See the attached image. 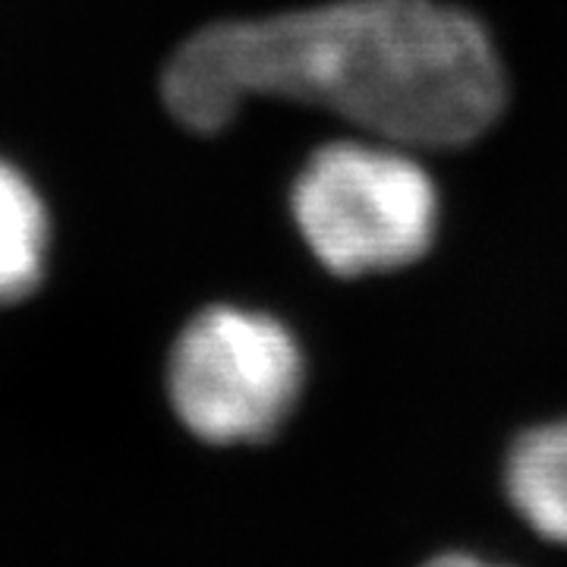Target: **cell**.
<instances>
[{
	"mask_svg": "<svg viewBox=\"0 0 567 567\" xmlns=\"http://www.w3.org/2000/svg\"><path fill=\"white\" fill-rule=\"evenodd\" d=\"M423 567H505V565H488L476 555H466V551H447V555H435L432 561H425Z\"/></svg>",
	"mask_w": 567,
	"mask_h": 567,
	"instance_id": "8992f818",
	"label": "cell"
},
{
	"mask_svg": "<svg viewBox=\"0 0 567 567\" xmlns=\"http://www.w3.org/2000/svg\"><path fill=\"white\" fill-rule=\"evenodd\" d=\"M252 95L316 104L406 148L483 136L507 99L483 22L439 0H338L196 32L164 70V102L218 133Z\"/></svg>",
	"mask_w": 567,
	"mask_h": 567,
	"instance_id": "6da1fadb",
	"label": "cell"
},
{
	"mask_svg": "<svg viewBox=\"0 0 567 567\" xmlns=\"http://www.w3.org/2000/svg\"><path fill=\"white\" fill-rule=\"evenodd\" d=\"M303 353L278 319L212 306L183 328L171 353V401L205 442H262L290 416Z\"/></svg>",
	"mask_w": 567,
	"mask_h": 567,
	"instance_id": "3957f363",
	"label": "cell"
},
{
	"mask_svg": "<svg viewBox=\"0 0 567 567\" xmlns=\"http://www.w3.org/2000/svg\"><path fill=\"white\" fill-rule=\"evenodd\" d=\"M290 208L312 256L341 278L416 262L439 227L429 171L385 140L322 145L293 183Z\"/></svg>",
	"mask_w": 567,
	"mask_h": 567,
	"instance_id": "7a4b0ae2",
	"label": "cell"
},
{
	"mask_svg": "<svg viewBox=\"0 0 567 567\" xmlns=\"http://www.w3.org/2000/svg\"><path fill=\"white\" fill-rule=\"evenodd\" d=\"M505 488L529 527L567 546V420L533 425L511 445Z\"/></svg>",
	"mask_w": 567,
	"mask_h": 567,
	"instance_id": "277c9868",
	"label": "cell"
},
{
	"mask_svg": "<svg viewBox=\"0 0 567 567\" xmlns=\"http://www.w3.org/2000/svg\"><path fill=\"white\" fill-rule=\"evenodd\" d=\"M48 218L35 189L0 162V303H17L41 281Z\"/></svg>",
	"mask_w": 567,
	"mask_h": 567,
	"instance_id": "5b68a950",
	"label": "cell"
}]
</instances>
